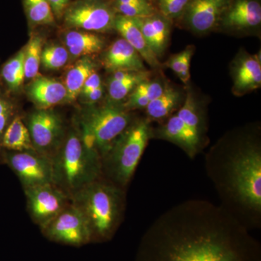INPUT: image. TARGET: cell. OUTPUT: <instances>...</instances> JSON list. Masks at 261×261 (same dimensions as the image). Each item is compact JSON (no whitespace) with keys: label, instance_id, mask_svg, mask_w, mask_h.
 I'll return each instance as SVG.
<instances>
[{"label":"cell","instance_id":"obj_13","mask_svg":"<svg viewBox=\"0 0 261 261\" xmlns=\"http://www.w3.org/2000/svg\"><path fill=\"white\" fill-rule=\"evenodd\" d=\"M230 0H191L178 20L192 32L205 34L217 28Z\"/></svg>","mask_w":261,"mask_h":261},{"label":"cell","instance_id":"obj_16","mask_svg":"<svg viewBox=\"0 0 261 261\" xmlns=\"http://www.w3.org/2000/svg\"><path fill=\"white\" fill-rule=\"evenodd\" d=\"M102 64L110 72L118 70L145 71L146 67L140 55L123 38L113 43L103 56Z\"/></svg>","mask_w":261,"mask_h":261},{"label":"cell","instance_id":"obj_19","mask_svg":"<svg viewBox=\"0 0 261 261\" xmlns=\"http://www.w3.org/2000/svg\"><path fill=\"white\" fill-rule=\"evenodd\" d=\"M114 30L121 34L122 38L140 55L143 61L147 62L149 66L156 69L161 68L159 58L151 50L134 18L116 14Z\"/></svg>","mask_w":261,"mask_h":261},{"label":"cell","instance_id":"obj_4","mask_svg":"<svg viewBox=\"0 0 261 261\" xmlns=\"http://www.w3.org/2000/svg\"><path fill=\"white\" fill-rule=\"evenodd\" d=\"M53 184L68 197L102 176V161L84 148L78 132H71L51 158Z\"/></svg>","mask_w":261,"mask_h":261},{"label":"cell","instance_id":"obj_25","mask_svg":"<svg viewBox=\"0 0 261 261\" xmlns=\"http://www.w3.org/2000/svg\"><path fill=\"white\" fill-rule=\"evenodd\" d=\"M149 73L145 71H132L124 78L121 80H109L108 93L111 101L114 102H120L135 87L144 81L148 80Z\"/></svg>","mask_w":261,"mask_h":261},{"label":"cell","instance_id":"obj_21","mask_svg":"<svg viewBox=\"0 0 261 261\" xmlns=\"http://www.w3.org/2000/svg\"><path fill=\"white\" fill-rule=\"evenodd\" d=\"M182 98L181 92L178 89L171 86H166L163 93L150 101L146 107V118L149 122L166 119L179 108L180 104L184 101Z\"/></svg>","mask_w":261,"mask_h":261},{"label":"cell","instance_id":"obj_15","mask_svg":"<svg viewBox=\"0 0 261 261\" xmlns=\"http://www.w3.org/2000/svg\"><path fill=\"white\" fill-rule=\"evenodd\" d=\"M231 69L234 95L240 97L260 88L261 65L257 56L240 51L231 63Z\"/></svg>","mask_w":261,"mask_h":261},{"label":"cell","instance_id":"obj_14","mask_svg":"<svg viewBox=\"0 0 261 261\" xmlns=\"http://www.w3.org/2000/svg\"><path fill=\"white\" fill-rule=\"evenodd\" d=\"M157 128H151L150 138L168 141L185 151L190 159H195L205 145V140L195 133L175 114Z\"/></svg>","mask_w":261,"mask_h":261},{"label":"cell","instance_id":"obj_36","mask_svg":"<svg viewBox=\"0 0 261 261\" xmlns=\"http://www.w3.org/2000/svg\"><path fill=\"white\" fill-rule=\"evenodd\" d=\"M102 86V82H101V78L99 75L98 74L97 72L94 70L91 73L90 75L86 80L85 83L84 84L83 89H82V94H85L94 90V89H97L98 87Z\"/></svg>","mask_w":261,"mask_h":261},{"label":"cell","instance_id":"obj_37","mask_svg":"<svg viewBox=\"0 0 261 261\" xmlns=\"http://www.w3.org/2000/svg\"><path fill=\"white\" fill-rule=\"evenodd\" d=\"M51 5L53 13L57 18H62L65 8L70 3V0H48Z\"/></svg>","mask_w":261,"mask_h":261},{"label":"cell","instance_id":"obj_18","mask_svg":"<svg viewBox=\"0 0 261 261\" xmlns=\"http://www.w3.org/2000/svg\"><path fill=\"white\" fill-rule=\"evenodd\" d=\"M28 93L38 109H50L66 101L65 84L55 79L38 76L30 84Z\"/></svg>","mask_w":261,"mask_h":261},{"label":"cell","instance_id":"obj_39","mask_svg":"<svg viewBox=\"0 0 261 261\" xmlns=\"http://www.w3.org/2000/svg\"><path fill=\"white\" fill-rule=\"evenodd\" d=\"M103 92H104V90H103L102 85L98 87V88L94 89V90L91 91V92H88V93L83 94V95L84 97L86 98L85 99L87 100V102L90 103V104H93V103L98 102V101L102 98Z\"/></svg>","mask_w":261,"mask_h":261},{"label":"cell","instance_id":"obj_17","mask_svg":"<svg viewBox=\"0 0 261 261\" xmlns=\"http://www.w3.org/2000/svg\"><path fill=\"white\" fill-rule=\"evenodd\" d=\"M151 50L158 58L168 47L172 22L159 13L143 18H135Z\"/></svg>","mask_w":261,"mask_h":261},{"label":"cell","instance_id":"obj_27","mask_svg":"<svg viewBox=\"0 0 261 261\" xmlns=\"http://www.w3.org/2000/svg\"><path fill=\"white\" fill-rule=\"evenodd\" d=\"M42 49V38L39 35L32 36L24 48L25 78L32 80L39 76Z\"/></svg>","mask_w":261,"mask_h":261},{"label":"cell","instance_id":"obj_34","mask_svg":"<svg viewBox=\"0 0 261 261\" xmlns=\"http://www.w3.org/2000/svg\"><path fill=\"white\" fill-rule=\"evenodd\" d=\"M194 47L188 46L181 51V69L178 78L184 84H187L190 80V63L194 54Z\"/></svg>","mask_w":261,"mask_h":261},{"label":"cell","instance_id":"obj_2","mask_svg":"<svg viewBox=\"0 0 261 261\" xmlns=\"http://www.w3.org/2000/svg\"><path fill=\"white\" fill-rule=\"evenodd\" d=\"M205 166L221 205L249 230L260 228V126L247 125L225 134L205 154Z\"/></svg>","mask_w":261,"mask_h":261},{"label":"cell","instance_id":"obj_29","mask_svg":"<svg viewBox=\"0 0 261 261\" xmlns=\"http://www.w3.org/2000/svg\"><path fill=\"white\" fill-rule=\"evenodd\" d=\"M111 4L116 14L123 15L128 18H143L157 13L153 1L130 2V3H115Z\"/></svg>","mask_w":261,"mask_h":261},{"label":"cell","instance_id":"obj_6","mask_svg":"<svg viewBox=\"0 0 261 261\" xmlns=\"http://www.w3.org/2000/svg\"><path fill=\"white\" fill-rule=\"evenodd\" d=\"M128 111L117 102H108L87 108L82 116L81 127L93 137L102 161L116 139L132 123Z\"/></svg>","mask_w":261,"mask_h":261},{"label":"cell","instance_id":"obj_11","mask_svg":"<svg viewBox=\"0 0 261 261\" xmlns=\"http://www.w3.org/2000/svg\"><path fill=\"white\" fill-rule=\"evenodd\" d=\"M8 163L23 188L53 184L51 160L37 151L13 152L7 156Z\"/></svg>","mask_w":261,"mask_h":261},{"label":"cell","instance_id":"obj_23","mask_svg":"<svg viewBox=\"0 0 261 261\" xmlns=\"http://www.w3.org/2000/svg\"><path fill=\"white\" fill-rule=\"evenodd\" d=\"M94 70L95 63L89 57L81 58L70 68L65 78L67 102H73L80 95L86 80Z\"/></svg>","mask_w":261,"mask_h":261},{"label":"cell","instance_id":"obj_7","mask_svg":"<svg viewBox=\"0 0 261 261\" xmlns=\"http://www.w3.org/2000/svg\"><path fill=\"white\" fill-rule=\"evenodd\" d=\"M116 16L111 0H75L65 8L62 18L69 29L107 33L114 30Z\"/></svg>","mask_w":261,"mask_h":261},{"label":"cell","instance_id":"obj_26","mask_svg":"<svg viewBox=\"0 0 261 261\" xmlns=\"http://www.w3.org/2000/svg\"><path fill=\"white\" fill-rule=\"evenodd\" d=\"M29 23L34 25H53L56 17L48 0H23Z\"/></svg>","mask_w":261,"mask_h":261},{"label":"cell","instance_id":"obj_30","mask_svg":"<svg viewBox=\"0 0 261 261\" xmlns=\"http://www.w3.org/2000/svg\"><path fill=\"white\" fill-rule=\"evenodd\" d=\"M69 53L66 48L58 44L47 46L42 49L41 63L49 70H57L66 64Z\"/></svg>","mask_w":261,"mask_h":261},{"label":"cell","instance_id":"obj_38","mask_svg":"<svg viewBox=\"0 0 261 261\" xmlns=\"http://www.w3.org/2000/svg\"><path fill=\"white\" fill-rule=\"evenodd\" d=\"M181 51L178 54L173 55V56L170 57L169 59L166 62V65L167 68L172 70L174 72L175 74L179 75L180 69H181Z\"/></svg>","mask_w":261,"mask_h":261},{"label":"cell","instance_id":"obj_33","mask_svg":"<svg viewBox=\"0 0 261 261\" xmlns=\"http://www.w3.org/2000/svg\"><path fill=\"white\" fill-rule=\"evenodd\" d=\"M14 107L13 104L4 97L0 95V142L5 130L13 119Z\"/></svg>","mask_w":261,"mask_h":261},{"label":"cell","instance_id":"obj_24","mask_svg":"<svg viewBox=\"0 0 261 261\" xmlns=\"http://www.w3.org/2000/svg\"><path fill=\"white\" fill-rule=\"evenodd\" d=\"M182 104L176 115L189 128L205 140V116L191 90H188Z\"/></svg>","mask_w":261,"mask_h":261},{"label":"cell","instance_id":"obj_35","mask_svg":"<svg viewBox=\"0 0 261 261\" xmlns=\"http://www.w3.org/2000/svg\"><path fill=\"white\" fill-rule=\"evenodd\" d=\"M149 102L150 101L145 96L132 91V93L128 95V99H127L126 103L123 105V106L126 108L127 111L142 109V108H146L148 106Z\"/></svg>","mask_w":261,"mask_h":261},{"label":"cell","instance_id":"obj_8","mask_svg":"<svg viewBox=\"0 0 261 261\" xmlns=\"http://www.w3.org/2000/svg\"><path fill=\"white\" fill-rule=\"evenodd\" d=\"M49 240L81 246L92 241V233L84 215L73 204H68L42 229Z\"/></svg>","mask_w":261,"mask_h":261},{"label":"cell","instance_id":"obj_10","mask_svg":"<svg viewBox=\"0 0 261 261\" xmlns=\"http://www.w3.org/2000/svg\"><path fill=\"white\" fill-rule=\"evenodd\" d=\"M24 192L31 217L42 229L69 204L70 197L54 184L25 188Z\"/></svg>","mask_w":261,"mask_h":261},{"label":"cell","instance_id":"obj_28","mask_svg":"<svg viewBox=\"0 0 261 261\" xmlns=\"http://www.w3.org/2000/svg\"><path fill=\"white\" fill-rule=\"evenodd\" d=\"M1 75L8 88L12 91L20 89L25 80L24 49L5 63L2 69Z\"/></svg>","mask_w":261,"mask_h":261},{"label":"cell","instance_id":"obj_31","mask_svg":"<svg viewBox=\"0 0 261 261\" xmlns=\"http://www.w3.org/2000/svg\"><path fill=\"white\" fill-rule=\"evenodd\" d=\"M158 13L171 22L178 20L191 0H152Z\"/></svg>","mask_w":261,"mask_h":261},{"label":"cell","instance_id":"obj_5","mask_svg":"<svg viewBox=\"0 0 261 261\" xmlns=\"http://www.w3.org/2000/svg\"><path fill=\"white\" fill-rule=\"evenodd\" d=\"M149 123L147 118L132 121L102 158V174L108 181L128 186L151 139Z\"/></svg>","mask_w":261,"mask_h":261},{"label":"cell","instance_id":"obj_22","mask_svg":"<svg viewBox=\"0 0 261 261\" xmlns=\"http://www.w3.org/2000/svg\"><path fill=\"white\" fill-rule=\"evenodd\" d=\"M0 145L13 152L36 151L28 127L18 116L15 117L5 130Z\"/></svg>","mask_w":261,"mask_h":261},{"label":"cell","instance_id":"obj_20","mask_svg":"<svg viewBox=\"0 0 261 261\" xmlns=\"http://www.w3.org/2000/svg\"><path fill=\"white\" fill-rule=\"evenodd\" d=\"M65 43L68 53L75 58L97 54L102 50L104 39L96 33L82 30H69L65 34Z\"/></svg>","mask_w":261,"mask_h":261},{"label":"cell","instance_id":"obj_32","mask_svg":"<svg viewBox=\"0 0 261 261\" xmlns=\"http://www.w3.org/2000/svg\"><path fill=\"white\" fill-rule=\"evenodd\" d=\"M164 87L159 82H151V81H144L139 84L134 92L145 96L149 101L153 100L163 93Z\"/></svg>","mask_w":261,"mask_h":261},{"label":"cell","instance_id":"obj_12","mask_svg":"<svg viewBox=\"0 0 261 261\" xmlns=\"http://www.w3.org/2000/svg\"><path fill=\"white\" fill-rule=\"evenodd\" d=\"M261 25L260 0H230L217 28L233 34H252Z\"/></svg>","mask_w":261,"mask_h":261},{"label":"cell","instance_id":"obj_1","mask_svg":"<svg viewBox=\"0 0 261 261\" xmlns=\"http://www.w3.org/2000/svg\"><path fill=\"white\" fill-rule=\"evenodd\" d=\"M250 231L221 205L184 201L147 228L136 261H261L260 243Z\"/></svg>","mask_w":261,"mask_h":261},{"label":"cell","instance_id":"obj_9","mask_svg":"<svg viewBox=\"0 0 261 261\" xmlns=\"http://www.w3.org/2000/svg\"><path fill=\"white\" fill-rule=\"evenodd\" d=\"M36 151L51 159L63 141V124L50 109H38L29 117L28 126Z\"/></svg>","mask_w":261,"mask_h":261},{"label":"cell","instance_id":"obj_3","mask_svg":"<svg viewBox=\"0 0 261 261\" xmlns=\"http://www.w3.org/2000/svg\"><path fill=\"white\" fill-rule=\"evenodd\" d=\"M84 215L92 233V241L113 238L121 224L124 211L123 188L99 178L70 197Z\"/></svg>","mask_w":261,"mask_h":261}]
</instances>
